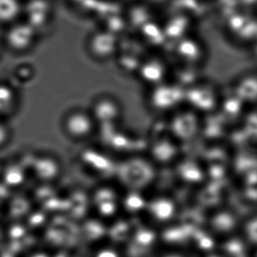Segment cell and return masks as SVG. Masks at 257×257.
Wrapping results in <instances>:
<instances>
[{"instance_id": "6da1fadb", "label": "cell", "mask_w": 257, "mask_h": 257, "mask_svg": "<svg viewBox=\"0 0 257 257\" xmlns=\"http://www.w3.org/2000/svg\"><path fill=\"white\" fill-rule=\"evenodd\" d=\"M39 35L28 23L19 21L9 26L4 38V44L11 51L23 54L33 49Z\"/></svg>"}, {"instance_id": "7a4b0ae2", "label": "cell", "mask_w": 257, "mask_h": 257, "mask_svg": "<svg viewBox=\"0 0 257 257\" xmlns=\"http://www.w3.org/2000/svg\"><path fill=\"white\" fill-rule=\"evenodd\" d=\"M96 125L90 112L86 110H74L67 115L64 121L65 131L75 140H83L90 137Z\"/></svg>"}, {"instance_id": "3957f363", "label": "cell", "mask_w": 257, "mask_h": 257, "mask_svg": "<svg viewBox=\"0 0 257 257\" xmlns=\"http://www.w3.org/2000/svg\"><path fill=\"white\" fill-rule=\"evenodd\" d=\"M53 11L48 0H27L24 2L23 16L24 21L33 27L39 34L51 23Z\"/></svg>"}, {"instance_id": "277c9868", "label": "cell", "mask_w": 257, "mask_h": 257, "mask_svg": "<svg viewBox=\"0 0 257 257\" xmlns=\"http://www.w3.org/2000/svg\"><path fill=\"white\" fill-rule=\"evenodd\" d=\"M90 112L96 124L100 123L101 125L114 123L120 119L122 114L120 104L111 97L98 98L93 104V108Z\"/></svg>"}, {"instance_id": "5b68a950", "label": "cell", "mask_w": 257, "mask_h": 257, "mask_svg": "<svg viewBox=\"0 0 257 257\" xmlns=\"http://www.w3.org/2000/svg\"><path fill=\"white\" fill-rule=\"evenodd\" d=\"M24 6L22 0H0V24L9 27L19 21Z\"/></svg>"}, {"instance_id": "8992f818", "label": "cell", "mask_w": 257, "mask_h": 257, "mask_svg": "<svg viewBox=\"0 0 257 257\" xmlns=\"http://www.w3.org/2000/svg\"><path fill=\"white\" fill-rule=\"evenodd\" d=\"M2 48H3V42L0 41V54H1Z\"/></svg>"}]
</instances>
